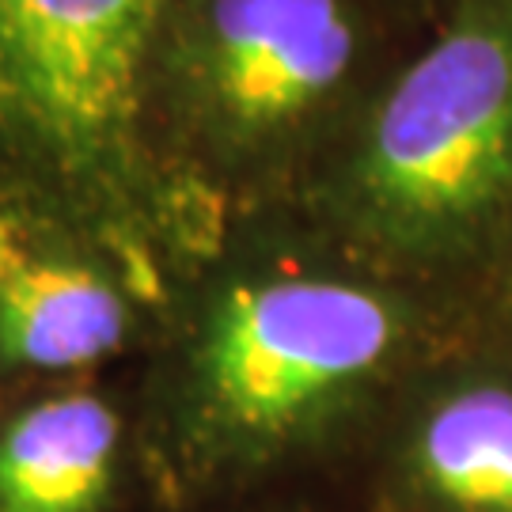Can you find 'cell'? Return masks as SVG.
Listing matches in <instances>:
<instances>
[{"instance_id": "2", "label": "cell", "mask_w": 512, "mask_h": 512, "mask_svg": "<svg viewBox=\"0 0 512 512\" xmlns=\"http://www.w3.org/2000/svg\"><path fill=\"white\" fill-rule=\"evenodd\" d=\"M395 338L380 296L338 281H266L224 300L205 380L213 410L243 433H281L330 391L365 376Z\"/></svg>"}, {"instance_id": "4", "label": "cell", "mask_w": 512, "mask_h": 512, "mask_svg": "<svg viewBox=\"0 0 512 512\" xmlns=\"http://www.w3.org/2000/svg\"><path fill=\"white\" fill-rule=\"evenodd\" d=\"M213 88L243 126H277L327 95L353 57L338 0H213Z\"/></svg>"}, {"instance_id": "1", "label": "cell", "mask_w": 512, "mask_h": 512, "mask_svg": "<svg viewBox=\"0 0 512 512\" xmlns=\"http://www.w3.org/2000/svg\"><path fill=\"white\" fill-rule=\"evenodd\" d=\"M512 171V42L456 31L406 69L380 107L365 183L391 217L444 224L475 213Z\"/></svg>"}, {"instance_id": "6", "label": "cell", "mask_w": 512, "mask_h": 512, "mask_svg": "<svg viewBox=\"0 0 512 512\" xmlns=\"http://www.w3.org/2000/svg\"><path fill=\"white\" fill-rule=\"evenodd\" d=\"M118 448V418L95 395L19 414L0 437V512H95Z\"/></svg>"}, {"instance_id": "3", "label": "cell", "mask_w": 512, "mask_h": 512, "mask_svg": "<svg viewBox=\"0 0 512 512\" xmlns=\"http://www.w3.org/2000/svg\"><path fill=\"white\" fill-rule=\"evenodd\" d=\"M160 0H0V103L46 141L122 145Z\"/></svg>"}, {"instance_id": "5", "label": "cell", "mask_w": 512, "mask_h": 512, "mask_svg": "<svg viewBox=\"0 0 512 512\" xmlns=\"http://www.w3.org/2000/svg\"><path fill=\"white\" fill-rule=\"evenodd\" d=\"M126 308L88 266L42 255L0 213V349L35 368L92 365L122 342Z\"/></svg>"}, {"instance_id": "7", "label": "cell", "mask_w": 512, "mask_h": 512, "mask_svg": "<svg viewBox=\"0 0 512 512\" xmlns=\"http://www.w3.org/2000/svg\"><path fill=\"white\" fill-rule=\"evenodd\" d=\"M425 486L459 512H512V391L475 387L433 410L418 440Z\"/></svg>"}]
</instances>
